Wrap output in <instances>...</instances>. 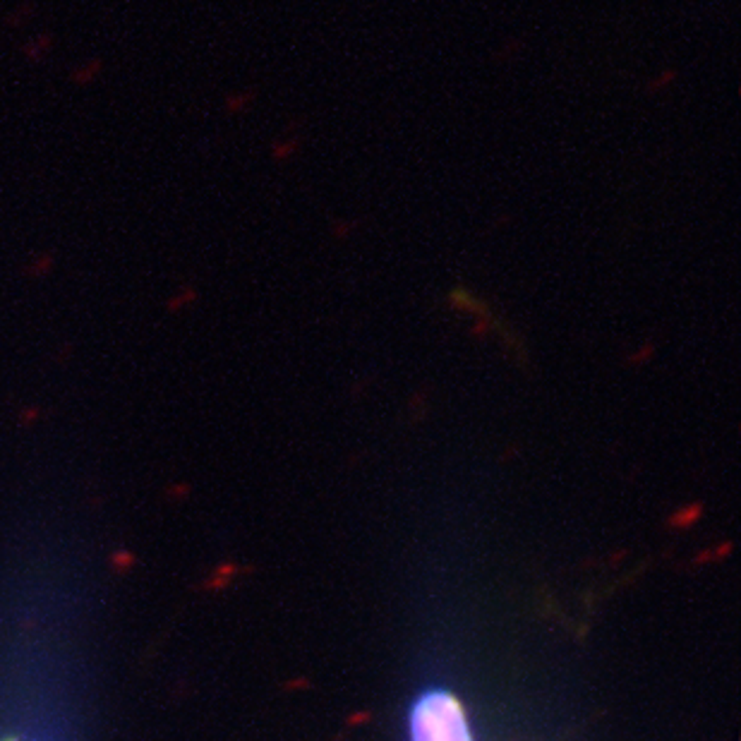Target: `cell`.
<instances>
[{"instance_id":"cell-1","label":"cell","mask_w":741,"mask_h":741,"mask_svg":"<svg viewBox=\"0 0 741 741\" xmlns=\"http://www.w3.org/2000/svg\"><path fill=\"white\" fill-rule=\"evenodd\" d=\"M413 741H473L463 708L454 693L432 688L418 698L410 710Z\"/></svg>"}]
</instances>
